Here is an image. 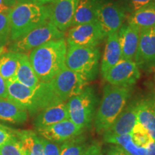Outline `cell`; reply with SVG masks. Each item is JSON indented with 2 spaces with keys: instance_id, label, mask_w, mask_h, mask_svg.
I'll return each mask as SVG.
<instances>
[{
  "instance_id": "obj_1",
  "label": "cell",
  "mask_w": 155,
  "mask_h": 155,
  "mask_svg": "<svg viewBox=\"0 0 155 155\" xmlns=\"http://www.w3.org/2000/svg\"><path fill=\"white\" fill-rule=\"evenodd\" d=\"M7 98L24 108L31 115L49 106L61 104L49 82H40L35 88L25 86L14 79L7 81Z\"/></svg>"
},
{
  "instance_id": "obj_2",
  "label": "cell",
  "mask_w": 155,
  "mask_h": 155,
  "mask_svg": "<svg viewBox=\"0 0 155 155\" xmlns=\"http://www.w3.org/2000/svg\"><path fill=\"white\" fill-rule=\"evenodd\" d=\"M66 53L64 38L51 40L32 50L29 60L40 82H49L63 69Z\"/></svg>"
},
{
  "instance_id": "obj_3",
  "label": "cell",
  "mask_w": 155,
  "mask_h": 155,
  "mask_svg": "<svg viewBox=\"0 0 155 155\" xmlns=\"http://www.w3.org/2000/svg\"><path fill=\"white\" fill-rule=\"evenodd\" d=\"M132 91V86H119L109 83L104 86L102 99L94 117L97 133L104 134L111 127L127 106Z\"/></svg>"
},
{
  "instance_id": "obj_4",
  "label": "cell",
  "mask_w": 155,
  "mask_h": 155,
  "mask_svg": "<svg viewBox=\"0 0 155 155\" xmlns=\"http://www.w3.org/2000/svg\"><path fill=\"white\" fill-rule=\"evenodd\" d=\"M49 7L38 2L17 4L8 13L10 24L9 40L15 41L49 21Z\"/></svg>"
},
{
  "instance_id": "obj_5",
  "label": "cell",
  "mask_w": 155,
  "mask_h": 155,
  "mask_svg": "<svg viewBox=\"0 0 155 155\" xmlns=\"http://www.w3.org/2000/svg\"><path fill=\"white\" fill-rule=\"evenodd\" d=\"M100 56L98 47H68L65 66L83 75L88 81H94L98 75Z\"/></svg>"
},
{
  "instance_id": "obj_6",
  "label": "cell",
  "mask_w": 155,
  "mask_h": 155,
  "mask_svg": "<svg viewBox=\"0 0 155 155\" xmlns=\"http://www.w3.org/2000/svg\"><path fill=\"white\" fill-rule=\"evenodd\" d=\"M97 98L93 88L87 86L66 101L69 119L82 130L91 125L96 114Z\"/></svg>"
},
{
  "instance_id": "obj_7",
  "label": "cell",
  "mask_w": 155,
  "mask_h": 155,
  "mask_svg": "<svg viewBox=\"0 0 155 155\" xmlns=\"http://www.w3.org/2000/svg\"><path fill=\"white\" fill-rule=\"evenodd\" d=\"M64 32L58 30L55 25L48 21L13 41L9 45V51L24 53L51 40L64 38Z\"/></svg>"
},
{
  "instance_id": "obj_8",
  "label": "cell",
  "mask_w": 155,
  "mask_h": 155,
  "mask_svg": "<svg viewBox=\"0 0 155 155\" xmlns=\"http://www.w3.org/2000/svg\"><path fill=\"white\" fill-rule=\"evenodd\" d=\"M96 13L105 37L118 32L127 17L124 7L113 0H96Z\"/></svg>"
},
{
  "instance_id": "obj_9",
  "label": "cell",
  "mask_w": 155,
  "mask_h": 155,
  "mask_svg": "<svg viewBox=\"0 0 155 155\" xmlns=\"http://www.w3.org/2000/svg\"><path fill=\"white\" fill-rule=\"evenodd\" d=\"M88 83V81L83 75L65 66L49 81L53 91L63 103L82 91Z\"/></svg>"
},
{
  "instance_id": "obj_10",
  "label": "cell",
  "mask_w": 155,
  "mask_h": 155,
  "mask_svg": "<svg viewBox=\"0 0 155 155\" xmlns=\"http://www.w3.org/2000/svg\"><path fill=\"white\" fill-rule=\"evenodd\" d=\"M106 37L97 22L71 27L66 38L68 47H97Z\"/></svg>"
},
{
  "instance_id": "obj_11",
  "label": "cell",
  "mask_w": 155,
  "mask_h": 155,
  "mask_svg": "<svg viewBox=\"0 0 155 155\" xmlns=\"http://www.w3.org/2000/svg\"><path fill=\"white\" fill-rule=\"evenodd\" d=\"M103 78L114 86H133L140 78L139 67L134 61L121 60L109 69Z\"/></svg>"
},
{
  "instance_id": "obj_12",
  "label": "cell",
  "mask_w": 155,
  "mask_h": 155,
  "mask_svg": "<svg viewBox=\"0 0 155 155\" xmlns=\"http://www.w3.org/2000/svg\"><path fill=\"white\" fill-rule=\"evenodd\" d=\"M134 61L139 68L147 71L155 68V28L140 30Z\"/></svg>"
},
{
  "instance_id": "obj_13",
  "label": "cell",
  "mask_w": 155,
  "mask_h": 155,
  "mask_svg": "<svg viewBox=\"0 0 155 155\" xmlns=\"http://www.w3.org/2000/svg\"><path fill=\"white\" fill-rule=\"evenodd\" d=\"M80 0H55L49 7V21L62 32L72 24L75 10Z\"/></svg>"
},
{
  "instance_id": "obj_14",
  "label": "cell",
  "mask_w": 155,
  "mask_h": 155,
  "mask_svg": "<svg viewBox=\"0 0 155 155\" xmlns=\"http://www.w3.org/2000/svg\"><path fill=\"white\" fill-rule=\"evenodd\" d=\"M37 131L41 138L61 144L82 134L83 130L70 119H66Z\"/></svg>"
},
{
  "instance_id": "obj_15",
  "label": "cell",
  "mask_w": 155,
  "mask_h": 155,
  "mask_svg": "<svg viewBox=\"0 0 155 155\" xmlns=\"http://www.w3.org/2000/svg\"><path fill=\"white\" fill-rule=\"evenodd\" d=\"M138 101H139L134 100L125 106L111 127L104 133V137L125 134L131 132L133 128L137 123Z\"/></svg>"
},
{
  "instance_id": "obj_16",
  "label": "cell",
  "mask_w": 155,
  "mask_h": 155,
  "mask_svg": "<svg viewBox=\"0 0 155 155\" xmlns=\"http://www.w3.org/2000/svg\"><path fill=\"white\" fill-rule=\"evenodd\" d=\"M121 59L134 61L138 48L140 30L128 23L122 25L118 31Z\"/></svg>"
},
{
  "instance_id": "obj_17",
  "label": "cell",
  "mask_w": 155,
  "mask_h": 155,
  "mask_svg": "<svg viewBox=\"0 0 155 155\" xmlns=\"http://www.w3.org/2000/svg\"><path fill=\"white\" fill-rule=\"evenodd\" d=\"M66 119H69L66 102L61 103L39 112L35 119L34 126L38 131Z\"/></svg>"
},
{
  "instance_id": "obj_18",
  "label": "cell",
  "mask_w": 155,
  "mask_h": 155,
  "mask_svg": "<svg viewBox=\"0 0 155 155\" xmlns=\"http://www.w3.org/2000/svg\"><path fill=\"white\" fill-rule=\"evenodd\" d=\"M137 121L155 141V100L149 98L139 100Z\"/></svg>"
},
{
  "instance_id": "obj_19",
  "label": "cell",
  "mask_w": 155,
  "mask_h": 155,
  "mask_svg": "<svg viewBox=\"0 0 155 155\" xmlns=\"http://www.w3.org/2000/svg\"><path fill=\"white\" fill-rule=\"evenodd\" d=\"M121 60V50L119 34L116 32L108 35L106 40L105 50L101 64V73L102 76Z\"/></svg>"
},
{
  "instance_id": "obj_20",
  "label": "cell",
  "mask_w": 155,
  "mask_h": 155,
  "mask_svg": "<svg viewBox=\"0 0 155 155\" xmlns=\"http://www.w3.org/2000/svg\"><path fill=\"white\" fill-rule=\"evenodd\" d=\"M28 112L15 102L0 98V121L13 124H20L28 120Z\"/></svg>"
},
{
  "instance_id": "obj_21",
  "label": "cell",
  "mask_w": 155,
  "mask_h": 155,
  "mask_svg": "<svg viewBox=\"0 0 155 155\" xmlns=\"http://www.w3.org/2000/svg\"><path fill=\"white\" fill-rule=\"evenodd\" d=\"M128 24L137 27L140 30L155 28V2L130 14Z\"/></svg>"
},
{
  "instance_id": "obj_22",
  "label": "cell",
  "mask_w": 155,
  "mask_h": 155,
  "mask_svg": "<svg viewBox=\"0 0 155 155\" xmlns=\"http://www.w3.org/2000/svg\"><path fill=\"white\" fill-rule=\"evenodd\" d=\"M13 79L31 88H35L40 82L31 65L29 55L27 54L20 53L18 67Z\"/></svg>"
},
{
  "instance_id": "obj_23",
  "label": "cell",
  "mask_w": 155,
  "mask_h": 155,
  "mask_svg": "<svg viewBox=\"0 0 155 155\" xmlns=\"http://www.w3.org/2000/svg\"><path fill=\"white\" fill-rule=\"evenodd\" d=\"M17 137L24 145L27 155H44V147L42 139L31 130H17Z\"/></svg>"
},
{
  "instance_id": "obj_24",
  "label": "cell",
  "mask_w": 155,
  "mask_h": 155,
  "mask_svg": "<svg viewBox=\"0 0 155 155\" xmlns=\"http://www.w3.org/2000/svg\"><path fill=\"white\" fill-rule=\"evenodd\" d=\"M96 22V0H80L71 27Z\"/></svg>"
},
{
  "instance_id": "obj_25",
  "label": "cell",
  "mask_w": 155,
  "mask_h": 155,
  "mask_svg": "<svg viewBox=\"0 0 155 155\" xmlns=\"http://www.w3.org/2000/svg\"><path fill=\"white\" fill-rule=\"evenodd\" d=\"M104 140L106 143L117 145L130 155H145L146 148L137 145L133 141L131 133L121 135L105 136Z\"/></svg>"
},
{
  "instance_id": "obj_26",
  "label": "cell",
  "mask_w": 155,
  "mask_h": 155,
  "mask_svg": "<svg viewBox=\"0 0 155 155\" xmlns=\"http://www.w3.org/2000/svg\"><path fill=\"white\" fill-rule=\"evenodd\" d=\"M20 53L7 52L0 56V75L5 80L13 79L18 67Z\"/></svg>"
},
{
  "instance_id": "obj_27",
  "label": "cell",
  "mask_w": 155,
  "mask_h": 155,
  "mask_svg": "<svg viewBox=\"0 0 155 155\" xmlns=\"http://www.w3.org/2000/svg\"><path fill=\"white\" fill-rule=\"evenodd\" d=\"M86 147L85 137L81 134L62 143L60 155H83Z\"/></svg>"
},
{
  "instance_id": "obj_28",
  "label": "cell",
  "mask_w": 155,
  "mask_h": 155,
  "mask_svg": "<svg viewBox=\"0 0 155 155\" xmlns=\"http://www.w3.org/2000/svg\"><path fill=\"white\" fill-rule=\"evenodd\" d=\"M0 155H27V153L24 145L17 137L0 147Z\"/></svg>"
},
{
  "instance_id": "obj_29",
  "label": "cell",
  "mask_w": 155,
  "mask_h": 155,
  "mask_svg": "<svg viewBox=\"0 0 155 155\" xmlns=\"http://www.w3.org/2000/svg\"><path fill=\"white\" fill-rule=\"evenodd\" d=\"M131 137H132L133 141L139 147H146L149 143L153 139L145 130L144 127L137 121L134 127L133 128L132 131L131 132Z\"/></svg>"
},
{
  "instance_id": "obj_30",
  "label": "cell",
  "mask_w": 155,
  "mask_h": 155,
  "mask_svg": "<svg viewBox=\"0 0 155 155\" xmlns=\"http://www.w3.org/2000/svg\"><path fill=\"white\" fill-rule=\"evenodd\" d=\"M10 38V24L8 14L0 12V48L8 42Z\"/></svg>"
},
{
  "instance_id": "obj_31",
  "label": "cell",
  "mask_w": 155,
  "mask_h": 155,
  "mask_svg": "<svg viewBox=\"0 0 155 155\" xmlns=\"http://www.w3.org/2000/svg\"><path fill=\"white\" fill-rule=\"evenodd\" d=\"M15 138H17L15 129L0 124V147Z\"/></svg>"
},
{
  "instance_id": "obj_32",
  "label": "cell",
  "mask_w": 155,
  "mask_h": 155,
  "mask_svg": "<svg viewBox=\"0 0 155 155\" xmlns=\"http://www.w3.org/2000/svg\"><path fill=\"white\" fill-rule=\"evenodd\" d=\"M155 0H125V10L130 14Z\"/></svg>"
},
{
  "instance_id": "obj_33",
  "label": "cell",
  "mask_w": 155,
  "mask_h": 155,
  "mask_svg": "<svg viewBox=\"0 0 155 155\" xmlns=\"http://www.w3.org/2000/svg\"><path fill=\"white\" fill-rule=\"evenodd\" d=\"M41 139L44 147V155L61 154V145L57 144V143L48 141L45 139Z\"/></svg>"
},
{
  "instance_id": "obj_34",
  "label": "cell",
  "mask_w": 155,
  "mask_h": 155,
  "mask_svg": "<svg viewBox=\"0 0 155 155\" xmlns=\"http://www.w3.org/2000/svg\"><path fill=\"white\" fill-rule=\"evenodd\" d=\"M83 155H104L101 147L98 143H93L86 147Z\"/></svg>"
},
{
  "instance_id": "obj_35",
  "label": "cell",
  "mask_w": 155,
  "mask_h": 155,
  "mask_svg": "<svg viewBox=\"0 0 155 155\" xmlns=\"http://www.w3.org/2000/svg\"><path fill=\"white\" fill-rule=\"evenodd\" d=\"M106 155H130L117 145L111 144L108 147Z\"/></svg>"
},
{
  "instance_id": "obj_36",
  "label": "cell",
  "mask_w": 155,
  "mask_h": 155,
  "mask_svg": "<svg viewBox=\"0 0 155 155\" xmlns=\"http://www.w3.org/2000/svg\"><path fill=\"white\" fill-rule=\"evenodd\" d=\"M7 98V81L0 75V98Z\"/></svg>"
},
{
  "instance_id": "obj_37",
  "label": "cell",
  "mask_w": 155,
  "mask_h": 155,
  "mask_svg": "<svg viewBox=\"0 0 155 155\" xmlns=\"http://www.w3.org/2000/svg\"><path fill=\"white\" fill-rule=\"evenodd\" d=\"M145 148H146L145 155H155V141L154 140L151 141Z\"/></svg>"
},
{
  "instance_id": "obj_38",
  "label": "cell",
  "mask_w": 155,
  "mask_h": 155,
  "mask_svg": "<svg viewBox=\"0 0 155 155\" xmlns=\"http://www.w3.org/2000/svg\"><path fill=\"white\" fill-rule=\"evenodd\" d=\"M10 9V7H7V6L5 5V2H4V0H0V12L8 14Z\"/></svg>"
},
{
  "instance_id": "obj_39",
  "label": "cell",
  "mask_w": 155,
  "mask_h": 155,
  "mask_svg": "<svg viewBox=\"0 0 155 155\" xmlns=\"http://www.w3.org/2000/svg\"><path fill=\"white\" fill-rule=\"evenodd\" d=\"M4 2H5V4L7 7H10V8L17 5V2L15 0H4Z\"/></svg>"
},
{
  "instance_id": "obj_40",
  "label": "cell",
  "mask_w": 155,
  "mask_h": 155,
  "mask_svg": "<svg viewBox=\"0 0 155 155\" xmlns=\"http://www.w3.org/2000/svg\"><path fill=\"white\" fill-rule=\"evenodd\" d=\"M55 0H37V2L40 4V5H46L48 3H52Z\"/></svg>"
},
{
  "instance_id": "obj_41",
  "label": "cell",
  "mask_w": 155,
  "mask_h": 155,
  "mask_svg": "<svg viewBox=\"0 0 155 155\" xmlns=\"http://www.w3.org/2000/svg\"><path fill=\"white\" fill-rule=\"evenodd\" d=\"M17 4L28 3V2H37V0H15Z\"/></svg>"
}]
</instances>
